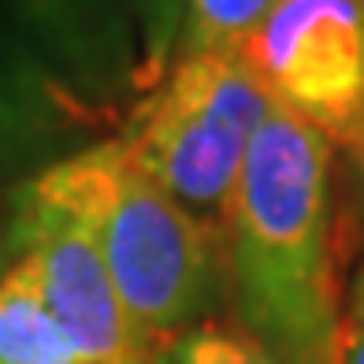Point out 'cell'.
Returning <instances> with one entry per match:
<instances>
[{
	"label": "cell",
	"instance_id": "cell-1",
	"mask_svg": "<svg viewBox=\"0 0 364 364\" xmlns=\"http://www.w3.org/2000/svg\"><path fill=\"white\" fill-rule=\"evenodd\" d=\"M331 171L335 145L272 105L220 227L230 320L283 364H331L346 320Z\"/></svg>",
	"mask_w": 364,
	"mask_h": 364
},
{
	"label": "cell",
	"instance_id": "cell-2",
	"mask_svg": "<svg viewBox=\"0 0 364 364\" xmlns=\"http://www.w3.org/2000/svg\"><path fill=\"white\" fill-rule=\"evenodd\" d=\"M90 227L130 320L156 346L201 320L227 297L223 230L149 178L123 138H101L26 178Z\"/></svg>",
	"mask_w": 364,
	"mask_h": 364
},
{
	"label": "cell",
	"instance_id": "cell-3",
	"mask_svg": "<svg viewBox=\"0 0 364 364\" xmlns=\"http://www.w3.org/2000/svg\"><path fill=\"white\" fill-rule=\"evenodd\" d=\"M268 112V93L242 56H178L160 86L130 105L119 138L178 205L223 227L250 141Z\"/></svg>",
	"mask_w": 364,
	"mask_h": 364
},
{
	"label": "cell",
	"instance_id": "cell-4",
	"mask_svg": "<svg viewBox=\"0 0 364 364\" xmlns=\"http://www.w3.org/2000/svg\"><path fill=\"white\" fill-rule=\"evenodd\" d=\"M242 60L275 108L331 145L364 130V0H279Z\"/></svg>",
	"mask_w": 364,
	"mask_h": 364
},
{
	"label": "cell",
	"instance_id": "cell-5",
	"mask_svg": "<svg viewBox=\"0 0 364 364\" xmlns=\"http://www.w3.org/2000/svg\"><path fill=\"white\" fill-rule=\"evenodd\" d=\"M11 250L38 279L48 312L86 364H149L153 346L130 320L90 227L19 182L11 193Z\"/></svg>",
	"mask_w": 364,
	"mask_h": 364
},
{
	"label": "cell",
	"instance_id": "cell-6",
	"mask_svg": "<svg viewBox=\"0 0 364 364\" xmlns=\"http://www.w3.org/2000/svg\"><path fill=\"white\" fill-rule=\"evenodd\" d=\"M0 30L71 97L123 127L138 97V34L127 0H0Z\"/></svg>",
	"mask_w": 364,
	"mask_h": 364
},
{
	"label": "cell",
	"instance_id": "cell-7",
	"mask_svg": "<svg viewBox=\"0 0 364 364\" xmlns=\"http://www.w3.org/2000/svg\"><path fill=\"white\" fill-rule=\"evenodd\" d=\"M112 123L71 97L0 30V182H26L105 138Z\"/></svg>",
	"mask_w": 364,
	"mask_h": 364
},
{
	"label": "cell",
	"instance_id": "cell-8",
	"mask_svg": "<svg viewBox=\"0 0 364 364\" xmlns=\"http://www.w3.org/2000/svg\"><path fill=\"white\" fill-rule=\"evenodd\" d=\"M0 364H86L19 257L0 275Z\"/></svg>",
	"mask_w": 364,
	"mask_h": 364
},
{
	"label": "cell",
	"instance_id": "cell-9",
	"mask_svg": "<svg viewBox=\"0 0 364 364\" xmlns=\"http://www.w3.org/2000/svg\"><path fill=\"white\" fill-rule=\"evenodd\" d=\"M275 4L279 0H186L175 60L201 53L242 56L257 30L268 23Z\"/></svg>",
	"mask_w": 364,
	"mask_h": 364
},
{
	"label": "cell",
	"instance_id": "cell-10",
	"mask_svg": "<svg viewBox=\"0 0 364 364\" xmlns=\"http://www.w3.org/2000/svg\"><path fill=\"white\" fill-rule=\"evenodd\" d=\"M149 364H283L235 320H201L164 338Z\"/></svg>",
	"mask_w": 364,
	"mask_h": 364
},
{
	"label": "cell",
	"instance_id": "cell-11",
	"mask_svg": "<svg viewBox=\"0 0 364 364\" xmlns=\"http://www.w3.org/2000/svg\"><path fill=\"white\" fill-rule=\"evenodd\" d=\"M127 11H130V23H134V34H138L134 93L145 97L149 90L160 86L164 75H168L171 63H175L186 0H127Z\"/></svg>",
	"mask_w": 364,
	"mask_h": 364
},
{
	"label": "cell",
	"instance_id": "cell-12",
	"mask_svg": "<svg viewBox=\"0 0 364 364\" xmlns=\"http://www.w3.org/2000/svg\"><path fill=\"white\" fill-rule=\"evenodd\" d=\"M331 364H364V312H350L342 320Z\"/></svg>",
	"mask_w": 364,
	"mask_h": 364
},
{
	"label": "cell",
	"instance_id": "cell-13",
	"mask_svg": "<svg viewBox=\"0 0 364 364\" xmlns=\"http://www.w3.org/2000/svg\"><path fill=\"white\" fill-rule=\"evenodd\" d=\"M350 153V160H353V171H357V182H360V193H364V130L353 138V145L346 149Z\"/></svg>",
	"mask_w": 364,
	"mask_h": 364
},
{
	"label": "cell",
	"instance_id": "cell-14",
	"mask_svg": "<svg viewBox=\"0 0 364 364\" xmlns=\"http://www.w3.org/2000/svg\"><path fill=\"white\" fill-rule=\"evenodd\" d=\"M11 253H15V250H11V230H8V227H0V275L8 272V264H4V260H8Z\"/></svg>",
	"mask_w": 364,
	"mask_h": 364
},
{
	"label": "cell",
	"instance_id": "cell-15",
	"mask_svg": "<svg viewBox=\"0 0 364 364\" xmlns=\"http://www.w3.org/2000/svg\"><path fill=\"white\" fill-rule=\"evenodd\" d=\"M353 312H364V268H360L357 283H353Z\"/></svg>",
	"mask_w": 364,
	"mask_h": 364
}]
</instances>
